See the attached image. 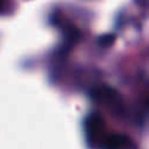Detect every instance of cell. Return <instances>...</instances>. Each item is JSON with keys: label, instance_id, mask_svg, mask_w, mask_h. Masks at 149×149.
Instances as JSON below:
<instances>
[{"label": "cell", "instance_id": "3957f363", "mask_svg": "<svg viewBox=\"0 0 149 149\" xmlns=\"http://www.w3.org/2000/svg\"><path fill=\"white\" fill-rule=\"evenodd\" d=\"M129 144V137L125 134L107 133L100 149H123Z\"/></svg>", "mask_w": 149, "mask_h": 149}, {"label": "cell", "instance_id": "277c9868", "mask_svg": "<svg viewBox=\"0 0 149 149\" xmlns=\"http://www.w3.org/2000/svg\"><path fill=\"white\" fill-rule=\"evenodd\" d=\"M114 35L113 34H107V35H104V36H100L99 37V44L100 45H109V44H112L113 43V41H114Z\"/></svg>", "mask_w": 149, "mask_h": 149}, {"label": "cell", "instance_id": "5b68a950", "mask_svg": "<svg viewBox=\"0 0 149 149\" xmlns=\"http://www.w3.org/2000/svg\"><path fill=\"white\" fill-rule=\"evenodd\" d=\"M2 6H3V3H2V2H0V12H1V9H2Z\"/></svg>", "mask_w": 149, "mask_h": 149}, {"label": "cell", "instance_id": "7a4b0ae2", "mask_svg": "<svg viewBox=\"0 0 149 149\" xmlns=\"http://www.w3.org/2000/svg\"><path fill=\"white\" fill-rule=\"evenodd\" d=\"M92 97L98 101H101L108 106H112L113 108H119L121 104L118 92L107 86H102V87H98L93 90Z\"/></svg>", "mask_w": 149, "mask_h": 149}, {"label": "cell", "instance_id": "6da1fadb", "mask_svg": "<svg viewBox=\"0 0 149 149\" xmlns=\"http://www.w3.org/2000/svg\"><path fill=\"white\" fill-rule=\"evenodd\" d=\"M83 126L87 147L90 149H100V146L107 135L104 118L99 113L92 112L85 116Z\"/></svg>", "mask_w": 149, "mask_h": 149}]
</instances>
